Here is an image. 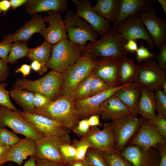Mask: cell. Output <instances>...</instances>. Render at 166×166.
Returning <instances> with one entry per match:
<instances>
[{
  "label": "cell",
  "mask_w": 166,
  "mask_h": 166,
  "mask_svg": "<svg viewBox=\"0 0 166 166\" xmlns=\"http://www.w3.org/2000/svg\"><path fill=\"white\" fill-rule=\"evenodd\" d=\"M124 47L126 51L132 53H136L138 48L136 40L132 39L127 40Z\"/></svg>",
  "instance_id": "cell-49"
},
{
  "label": "cell",
  "mask_w": 166,
  "mask_h": 166,
  "mask_svg": "<svg viewBox=\"0 0 166 166\" xmlns=\"http://www.w3.org/2000/svg\"><path fill=\"white\" fill-rule=\"evenodd\" d=\"M35 142L36 159H45L63 165L67 164L61 154L60 148L63 144L71 143L70 136L44 137Z\"/></svg>",
  "instance_id": "cell-11"
},
{
  "label": "cell",
  "mask_w": 166,
  "mask_h": 166,
  "mask_svg": "<svg viewBox=\"0 0 166 166\" xmlns=\"http://www.w3.org/2000/svg\"><path fill=\"white\" fill-rule=\"evenodd\" d=\"M60 151L67 164H70L75 161L76 150L71 143H66L62 145L60 147Z\"/></svg>",
  "instance_id": "cell-39"
},
{
  "label": "cell",
  "mask_w": 166,
  "mask_h": 166,
  "mask_svg": "<svg viewBox=\"0 0 166 166\" xmlns=\"http://www.w3.org/2000/svg\"><path fill=\"white\" fill-rule=\"evenodd\" d=\"M127 40L113 26L97 41L84 46L81 55L89 54L100 59H119L128 56L124 48Z\"/></svg>",
  "instance_id": "cell-1"
},
{
  "label": "cell",
  "mask_w": 166,
  "mask_h": 166,
  "mask_svg": "<svg viewBox=\"0 0 166 166\" xmlns=\"http://www.w3.org/2000/svg\"><path fill=\"white\" fill-rule=\"evenodd\" d=\"M166 72L158 65L154 58L145 61L138 65L132 82L152 90L161 89L166 79Z\"/></svg>",
  "instance_id": "cell-7"
},
{
  "label": "cell",
  "mask_w": 166,
  "mask_h": 166,
  "mask_svg": "<svg viewBox=\"0 0 166 166\" xmlns=\"http://www.w3.org/2000/svg\"><path fill=\"white\" fill-rule=\"evenodd\" d=\"M136 53V61L140 63L146 60L154 58L156 56L143 45L138 47Z\"/></svg>",
  "instance_id": "cell-43"
},
{
  "label": "cell",
  "mask_w": 166,
  "mask_h": 166,
  "mask_svg": "<svg viewBox=\"0 0 166 166\" xmlns=\"http://www.w3.org/2000/svg\"><path fill=\"white\" fill-rule=\"evenodd\" d=\"M103 127L101 130L98 126L91 127L87 134L81 138L87 142L89 148L103 152L115 151V144L110 123L105 122Z\"/></svg>",
  "instance_id": "cell-15"
},
{
  "label": "cell",
  "mask_w": 166,
  "mask_h": 166,
  "mask_svg": "<svg viewBox=\"0 0 166 166\" xmlns=\"http://www.w3.org/2000/svg\"><path fill=\"white\" fill-rule=\"evenodd\" d=\"M140 18L157 48L166 42V20L159 17L152 7L143 13Z\"/></svg>",
  "instance_id": "cell-18"
},
{
  "label": "cell",
  "mask_w": 166,
  "mask_h": 166,
  "mask_svg": "<svg viewBox=\"0 0 166 166\" xmlns=\"http://www.w3.org/2000/svg\"><path fill=\"white\" fill-rule=\"evenodd\" d=\"M14 111L44 137L70 136L68 130L61 124L45 117L34 113H25L17 109Z\"/></svg>",
  "instance_id": "cell-10"
},
{
  "label": "cell",
  "mask_w": 166,
  "mask_h": 166,
  "mask_svg": "<svg viewBox=\"0 0 166 166\" xmlns=\"http://www.w3.org/2000/svg\"><path fill=\"white\" fill-rule=\"evenodd\" d=\"M91 81V96H93L108 89L110 88L102 79L92 73Z\"/></svg>",
  "instance_id": "cell-40"
},
{
  "label": "cell",
  "mask_w": 166,
  "mask_h": 166,
  "mask_svg": "<svg viewBox=\"0 0 166 166\" xmlns=\"http://www.w3.org/2000/svg\"><path fill=\"white\" fill-rule=\"evenodd\" d=\"M103 156L109 166H132L121 155L115 150L111 152H103Z\"/></svg>",
  "instance_id": "cell-35"
},
{
  "label": "cell",
  "mask_w": 166,
  "mask_h": 166,
  "mask_svg": "<svg viewBox=\"0 0 166 166\" xmlns=\"http://www.w3.org/2000/svg\"><path fill=\"white\" fill-rule=\"evenodd\" d=\"M151 148L146 150L138 145H128L120 153L132 166H159L160 155Z\"/></svg>",
  "instance_id": "cell-17"
},
{
  "label": "cell",
  "mask_w": 166,
  "mask_h": 166,
  "mask_svg": "<svg viewBox=\"0 0 166 166\" xmlns=\"http://www.w3.org/2000/svg\"><path fill=\"white\" fill-rule=\"evenodd\" d=\"M158 1L161 6L164 14H166V0H158Z\"/></svg>",
  "instance_id": "cell-59"
},
{
  "label": "cell",
  "mask_w": 166,
  "mask_h": 166,
  "mask_svg": "<svg viewBox=\"0 0 166 166\" xmlns=\"http://www.w3.org/2000/svg\"><path fill=\"white\" fill-rule=\"evenodd\" d=\"M141 86V95L138 104V114L151 122L156 118V106L153 90Z\"/></svg>",
  "instance_id": "cell-27"
},
{
  "label": "cell",
  "mask_w": 166,
  "mask_h": 166,
  "mask_svg": "<svg viewBox=\"0 0 166 166\" xmlns=\"http://www.w3.org/2000/svg\"><path fill=\"white\" fill-rule=\"evenodd\" d=\"M126 84L118 87L110 88L102 93L86 99L75 101L74 108L79 120L88 119L94 115H101L100 106L101 103Z\"/></svg>",
  "instance_id": "cell-12"
},
{
  "label": "cell",
  "mask_w": 166,
  "mask_h": 166,
  "mask_svg": "<svg viewBox=\"0 0 166 166\" xmlns=\"http://www.w3.org/2000/svg\"><path fill=\"white\" fill-rule=\"evenodd\" d=\"M160 50L155 56L159 66L164 70L166 71V42L160 47Z\"/></svg>",
  "instance_id": "cell-47"
},
{
  "label": "cell",
  "mask_w": 166,
  "mask_h": 166,
  "mask_svg": "<svg viewBox=\"0 0 166 166\" xmlns=\"http://www.w3.org/2000/svg\"><path fill=\"white\" fill-rule=\"evenodd\" d=\"M64 21L68 37L73 43L84 46L88 41L93 42L98 40L99 35L73 11L68 10L65 11Z\"/></svg>",
  "instance_id": "cell-6"
},
{
  "label": "cell",
  "mask_w": 166,
  "mask_h": 166,
  "mask_svg": "<svg viewBox=\"0 0 166 166\" xmlns=\"http://www.w3.org/2000/svg\"><path fill=\"white\" fill-rule=\"evenodd\" d=\"M161 88L163 89L164 92L166 93V79H165L162 84Z\"/></svg>",
  "instance_id": "cell-62"
},
{
  "label": "cell",
  "mask_w": 166,
  "mask_h": 166,
  "mask_svg": "<svg viewBox=\"0 0 166 166\" xmlns=\"http://www.w3.org/2000/svg\"><path fill=\"white\" fill-rule=\"evenodd\" d=\"M45 23L41 15L37 14L34 15L29 21L15 31L13 35V42H27L34 34H41L46 26Z\"/></svg>",
  "instance_id": "cell-26"
},
{
  "label": "cell",
  "mask_w": 166,
  "mask_h": 166,
  "mask_svg": "<svg viewBox=\"0 0 166 166\" xmlns=\"http://www.w3.org/2000/svg\"><path fill=\"white\" fill-rule=\"evenodd\" d=\"M97 60L89 54H84L66 68L62 73L63 81L59 97L70 96L78 84L92 73Z\"/></svg>",
  "instance_id": "cell-3"
},
{
  "label": "cell",
  "mask_w": 166,
  "mask_h": 166,
  "mask_svg": "<svg viewBox=\"0 0 166 166\" xmlns=\"http://www.w3.org/2000/svg\"><path fill=\"white\" fill-rule=\"evenodd\" d=\"M92 73L85 77L76 87L70 95L75 101L91 97V81Z\"/></svg>",
  "instance_id": "cell-32"
},
{
  "label": "cell",
  "mask_w": 166,
  "mask_h": 166,
  "mask_svg": "<svg viewBox=\"0 0 166 166\" xmlns=\"http://www.w3.org/2000/svg\"><path fill=\"white\" fill-rule=\"evenodd\" d=\"M62 81V73L52 70L35 80L18 79L14 85L23 90L42 93L53 101L59 97Z\"/></svg>",
  "instance_id": "cell-4"
},
{
  "label": "cell",
  "mask_w": 166,
  "mask_h": 166,
  "mask_svg": "<svg viewBox=\"0 0 166 166\" xmlns=\"http://www.w3.org/2000/svg\"><path fill=\"white\" fill-rule=\"evenodd\" d=\"M30 66L31 69L40 75H43L46 72L42 65L37 61H33Z\"/></svg>",
  "instance_id": "cell-53"
},
{
  "label": "cell",
  "mask_w": 166,
  "mask_h": 166,
  "mask_svg": "<svg viewBox=\"0 0 166 166\" xmlns=\"http://www.w3.org/2000/svg\"><path fill=\"white\" fill-rule=\"evenodd\" d=\"M84 47L73 43L67 38L53 45L51 56L47 63L48 68L62 73L81 57Z\"/></svg>",
  "instance_id": "cell-5"
},
{
  "label": "cell",
  "mask_w": 166,
  "mask_h": 166,
  "mask_svg": "<svg viewBox=\"0 0 166 166\" xmlns=\"http://www.w3.org/2000/svg\"><path fill=\"white\" fill-rule=\"evenodd\" d=\"M156 0H121L119 13L113 26L116 27L122 21L131 17H140L152 8Z\"/></svg>",
  "instance_id": "cell-21"
},
{
  "label": "cell",
  "mask_w": 166,
  "mask_h": 166,
  "mask_svg": "<svg viewBox=\"0 0 166 166\" xmlns=\"http://www.w3.org/2000/svg\"><path fill=\"white\" fill-rule=\"evenodd\" d=\"M115 27L119 33L127 40L141 39L146 42L150 49H152L155 46L140 17L127 18Z\"/></svg>",
  "instance_id": "cell-16"
},
{
  "label": "cell",
  "mask_w": 166,
  "mask_h": 166,
  "mask_svg": "<svg viewBox=\"0 0 166 166\" xmlns=\"http://www.w3.org/2000/svg\"><path fill=\"white\" fill-rule=\"evenodd\" d=\"M61 13L58 11H50L48 15H45L43 18L45 23H48L49 25L44 28L41 34L45 40L52 45L56 44L68 37Z\"/></svg>",
  "instance_id": "cell-19"
},
{
  "label": "cell",
  "mask_w": 166,
  "mask_h": 166,
  "mask_svg": "<svg viewBox=\"0 0 166 166\" xmlns=\"http://www.w3.org/2000/svg\"><path fill=\"white\" fill-rule=\"evenodd\" d=\"M74 101L70 96L59 97L45 107L35 108L34 113L45 117L72 130L80 121L74 108Z\"/></svg>",
  "instance_id": "cell-2"
},
{
  "label": "cell",
  "mask_w": 166,
  "mask_h": 166,
  "mask_svg": "<svg viewBox=\"0 0 166 166\" xmlns=\"http://www.w3.org/2000/svg\"><path fill=\"white\" fill-rule=\"evenodd\" d=\"M7 162V161L6 157V155L3 157H0V166H3Z\"/></svg>",
  "instance_id": "cell-61"
},
{
  "label": "cell",
  "mask_w": 166,
  "mask_h": 166,
  "mask_svg": "<svg viewBox=\"0 0 166 166\" xmlns=\"http://www.w3.org/2000/svg\"><path fill=\"white\" fill-rule=\"evenodd\" d=\"M155 91L154 95L157 115L166 118V93L161 89Z\"/></svg>",
  "instance_id": "cell-37"
},
{
  "label": "cell",
  "mask_w": 166,
  "mask_h": 166,
  "mask_svg": "<svg viewBox=\"0 0 166 166\" xmlns=\"http://www.w3.org/2000/svg\"><path fill=\"white\" fill-rule=\"evenodd\" d=\"M69 166H84L82 161L75 160L70 164H68Z\"/></svg>",
  "instance_id": "cell-60"
},
{
  "label": "cell",
  "mask_w": 166,
  "mask_h": 166,
  "mask_svg": "<svg viewBox=\"0 0 166 166\" xmlns=\"http://www.w3.org/2000/svg\"><path fill=\"white\" fill-rule=\"evenodd\" d=\"M10 147L0 145V158L5 156Z\"/></svg>",
  "instance_id": "cell-58"
},
{
  "label": "cell",
  "mask_w": 166,
  "mask_h": 166,
  "mask_svg": "<svg viewBox=\"0 0 166 166\" xmlns=\"http://www.w3.org/2000/svg\"><path fill=\"white\" fill-rule=\"evenodd\" d=\"M53 102L42 93H34L33 103L35 108L39 109L45 107Z\"/></svg>",
  "instance_id": "cell-45"
},
{
  "label": "cell",
  "mask_w": 166,
  "mask_h": 166,
  "mask_svg": "<svg viewBox=\"0 0 166 166\" xmlns=\"http://www.w3.org/2000/svg\"><path fill=\"white\" fill-rule=\"evenodd\" d=\"M151 122L163 138L166 139V118L157 115L155 119Z\"/></svg>",
  "instance_id": "cell-46"
},
{
  "label": "cell",
  "mask_w": 166,
  "mask_h": 166,
  "mask_svg": "<svg viewBox=\"0 0 166 166\" xmlns=\"http://www.w3.org/2000/svg\"><path fill=\"white\" fill-rule=\"evenodd\" d=\"M131 114L110 122L114 139L115 150L121 152L139 128L144 118Z\"/></svg>",
  "instance_id": "cell-8"
},
{
  "label": "cell",
  "mask_w": 166,
  "mask_h": 166,
  "mask_svg": "<svg viewBox=\"0 0 166 166\" xmlns=\"http://www.w3.org/2000/svg\"><path fill=\"white\" fill-rule=\"evenodd\" d=\"M13 34H8L3 36V40L0 42V58L7 62L10 48L13 42Z\"/></svg>",
  "instance_id": "cell-41"
},
{
  "label": "cell",
  "mask_w": 166,
  "mask_h": 166,
  "mask_svg": "<svg viewBox=\"0 0 166 166\" xmlns=\"http://www.w3.org/2000/svg\"><path fill=\"white\" fill-rule=\"evenodd\" d=\"M27 0H10L11 7L13 10L17 8L26 4Z\"/></svg>",
  "instance_id": "cell-56"
},
{
  "label": "cell",
  "mask_w": 166,
  "mask_h": 166,
  "mask_svg": "<svg viewBox=\"0 0 166 166\" xmlns=\"http://www.w3.org/2000/svg\"><path fill=\"white\" fill-rule=\"evenodd\" d=\"M76 10V14L86 22L99 34L102 36L111 28L110 23L93 9L90 0H72Z\"/></svg>",
  "instance_id": "cell-14"
},
{
  "label": "cell",
  "mask_w": 166,
  "mask_h": 166,
  "mask_svg": "<svg viewBox=\"0 0 166 166\" xmlns=\"http://www.w3.org/2000/svg\"><path fill=\"white\" fill-rule=\"evenodd\" d=\"M7 126L14 132L34 140L44 137L12 109L0 105V127Z\"/></svg>",
  "instance_id": "cell-9"
},
{
  "label": "cell",
  "mask_w": 166,
  "mask_h": 166,
  "mask_svg": "<svg viewBox=\"0 0 166 166\" xmlns=\"http://www.w3.org/2000/svg\"><path fill=\"white\" fill-rule=\"evenodd\" d=\"M158 149L160 156L159 166H166V145L162 144L157 145Z\"/></svg>",
  "instance_id": "cell-50"
},
{
  "label": "cell",
  "mask_w": 166,
  "mask_h": 166,
  "mask_svg": "<svg viewBox=\"0 0 166 166\" xmlns=\"http://www.w3.org/2000/svg\"><path fill=\"white\" fill-rule=\"evenodd\" d=\"M20 139L14 132L8 130L5 127H0V145L10 147Z\"/></svg>",
  "instance_id": "cell-36"
},
{
  "label": "cell",
  "mask_w": 166,
  "mask_h": 166,
  "mask_svg": "<svg viewBox=\"0 0 166 166\" xmlns=\"http://www.w3.org/2000/svg\"><path fill=\"white\" fill-rule=\"evenodd\" d=\"M120 2L121 0H97L93 7L99 15L113 24L119 13Z\"/></svg>",
  "instance_id": "cell-28"
},
{
  "label": "cell",
  "mask_w": 166,
  "mask_h": 166,
  "mask_svg": "<svg viewBox=\"0 0 166 166\" xmlns=\"http://www.w3.org/2000/svg\"><path fill=\"white\" fill-rule=\"evenodd\" d=\"M141 92V85L135 82H130L113 95L122 101L132 114L138 116V104Z\"/></svg>",
  "instance_id": "cell-23"
},
{
  "label": "cell",
  "mask_w": 166,
  "mask_h": 166,
  "mask_svg": "<svg viewBox=\"0 0 166 166\" xmlns=\"http://www.w3.org/2000/svg\"><path fill=\"white\" fill-rule=\"evenodd\" d=\"M11 7L10 1L8 0H0V10L3 12V15L6 14V12Z\"/></svg>",
  "instance_id": "cell-55"
},
{
  "label": "cell",
  "mask_w": 166,
  "mask_h": 166,
  "mask_svg": "<svg viewBox=\"0 0 166 166\" xmlns=\"http://www.w3.org/2000/svg\"><path fill=\"white\" fill-rule=\"evenodd\" d=\"M52 47V44L45 40L39 46L30 49L26 57L32 61H38L46 72L48 69L47 63L51 56Z\"/></svg>",
  "instance_id": "cell-31"
},
{
  "label": "cell",
  "mask_w": 166,
  "mask_h": 166,
  "mask_svg": "<svg viewBox=\"0 0 166 166\" xmlns=\"http://www.w3.org/2000/svg\"><path fill=\"white\" fill-rule=\"evenodd\" d=\"M90 127L88 119H85L79 121L77 124L72 130L81 138L87 134Z\"/></svg>",
  "instance_id": "cell-44"
},
{
  "label": "cell",
  "mask_w": 166,
  "mask_h": 166,
  "mask_svg": "<svg viewBox=\"0 0 166 166\" xmlns=\"http://www.w3.org/2000/svg\"><path fill=\"white\" fill-rule=\"evenodd\" d=\"M35 164L36 166H64L65 165L49 160L41 159H36Z\"/></svg>",
  "instance_id": "cell-51"
},
{
  "label": "cell",
  "mask_w": 166,
  "mask_h": 166,
  "mask_svg": "<svg viewBox=\"0 0 166 166\" xmlns=\"http://www.w3.org/2000/svg\"><path fill=\"white\" fill-rule=\"evenodd\" d=\"M34 93L14 85L10 91V96L22 107L23 112L33 113L35 109L33 103Z\"/></svg>",
  "instance_id": "cell-29"
},
{
  "label": "cell",
  "mask_w": 166,
  "mask_h": 166,
  "mask_svg": "<svg viewBox=\"0 0 166 166\" xmlns=\"http://www.w3.org/2000/svg\"><path fill=\"white\" fill-rule=\"evenodd\" d=\"M100 116L95 115L92 116L88 118V122L90 127L102 126L100 121Z\"/></svg>",
  "instance_id": "cell-54"
},
{
  "label": "cell",
  "mask_w": 166,
  "mask_h": 166,
  "mask_svg": "<svg viewBox=\"0 0 166 166\" xmlns=\"http://www.w3.org/2000/svg\"><path fill=\"white\" fill-rule=\"evenodd\" d=\"M35 140L25 137L21 139L10 147L6 155L7 161H12L21 166L23 160L29 156H36V149Z\"/></svg>",
  "instance_id": "cell-22"
},
{
  "label": "cell",
  "mask_w": 166,
  "mask_h": 166,
  "mask_svg": "<svg viewBox=\"0 0 166 166\" xmlns=\"http://www.w3.org/2000/svg\"><path fill=\"white\" fill-rule=\"evenodd\" d=\"M119 59L98 58L92 73L102 79L110 87L121 85L118 75Z\"/></svg>",
  "instance_id": "cell-20"
},
{
  "label": "cell",
  "mask_w": 166,
  "mask_h": 166,
  "mask_svg": "<svg viewBox=\"0 0 166 166\" xmlns=\"http://www.w3.org/2000/svg\"><path fill=\"white\" fill-rule=\"evenodd\" d=\"M71 144L76 150L75 161H83L87 151L89 148V144L84 139L82 138L79 140L77 139L73 140Z\"/></svg>",
  "instance_id": "cell-38"
},
{
  "label": "cell",
  "mask_w": 166,
  "mask_h": 166,
  "mask_svg": "<svg viewBox=\"0 0 166 166\" xmlns=\"http://www.w3.org/2000/svg\"><path fill=\"white\" fill-rule=\"evenodd\" d=\"M137 69L138 65L128 56L120 58L118 75L120 85L132 82Z\"/></svg>",
  "instance_id": "cell-30"
},
{
  "label": "cell",
  "mask_w": 166,
  "mask_h": 166,
  "mask_svg": "<svg viewBox=\"0 0 166 166\" xmlns=\"http://www.w3.org/2000/svg\"><path fill=\"white\" fill-rule=\"evenodd\" d=\"M2 12L0 10V14Z\"/></svg>",
  "instance_id": "cell-63"
},
{
  "label": "cell",
  "mask_w": 166,
  "mask_h": 166,
  "mask_svg": "<svg viewBox=\"0 0 166 166\" xmlns=\"http://www.w3.org/2000/svg\"><path fill=\"white\" fill-rule=\"evenodd\" d=\"M27 42L17 41L12 44L8 57V63L14 64L18 59L26 57L30 49L28 47Z\"/></svg>",
  "instance_id": "cell-33"
},
{
  "label": "cell",
  "mask_w": 166,
  "mask_h": 166,
  "mask_svg": "<svg viewBox=\"0 0 166 166\" xmlns=\"http://www.w3.org/2000/svg\"><path fill=\"white\" fill-rule=\"evenodd\" d=\"M31 67L30 65L26 64H24L15 70V72L16 73H21L23 76L25 77L28 76L30 72Z\"/></svg>",
  "instance_id": "cell-52"
},
{
  "label": "cell",
  "mask_w": 166,
  "mask_h": 166,
  "mask_svg": "<svg viewBox=\"0 0 166 166\" xmlns=\"http://www.w3.org/2000/svg\"><path fill=\"white\" fill-rule=\"evenodd\" d=\"M67 0H27L26 12L30 15L50 11L63 12L68 10Z\"/></svg>",
  "instance_id": "cell-25"
},
{
  "label": "cell",
  "mask_w": 166,
  "mask_h": 166,
  "mask_svg": "<svg viewBox=\"0 0 166 166\" xmlns=\"http://www.w3.org/2000/svg\"><path fill=\"white\" fill-rule=\"evenodd\" d=\"M7 63L0 58V82L6 80L9 75V68Z\"/></svg>",
  "instance_id": "cell-48"
},
{
  "label": "cell",
  "mask_w": 166,
  "mask_h": 166,
  "mask_svg": "<svg viewBox=\"0 0 166 166\" xmlns=\"http://www.w3.org/2000/svg\"><path fill=\"white\" fill-rule=\"evenodd\" d=\"M100 110L103 120L113 121L132 114L125 105L113 95L102 102Z\"/></svg>",
  "instance_id": "cell-24"
},
{
  "label": "cell",
  "mask_w": 166,
  "mask_h": 166,
  "mask_svg": "<svg viewBox=\"0 0 166 166\" xmlns=\"http://www.w3.org/2000/svg\"><path fill=\"white\" fill-rule=\"evenodd\" d=\"M82 162L84 166H109L102 151L91 148L88 149Z\"/></svg>",
  "instance_id": "cell-34"
},
{
  "label": "cell",
  "mask_w": 166,
  "mask_h": 166,
  "mask_svg": "<svg viewBox=\"0 0 166 166\" xmlns=\"http://www.w3.org/2000/svg\"><path fill=\"white\" fill-rule=\"evenodd\" d=\"M7 86L6 83L0 82V105L7 107L14 111L17 108L10 101V91L5 89Z\"/></svg>",
  "instance_id": "cell-42"
},
{
  "label": "cell",
  "mask_w": 166,
  "mask_h": 166,
  "mask_svg": "<svg viewBox=\"0 0 166 166\" xmlns=\"http://www.w3.org/2000/svg\"><path fill=\"white\" fill-rule=\"evenodd\" d=\"M128 144V145H138L148 150L152 148L156 149L158 144L166 145V139L163 138L149 121L144 119Z\"/></svg>",
  "instance_id": "cell-13"
},
{
  "label": "cell",
  "mask_w": 166,
  "mask_h": 166,
  "mask_svg": "<svg viewBox=\"0 0 166 166\" xmlns=\"http://www.w3.org/2000/svg\"><path fill=\"white\" fill-rule=\"evenodd\" d=\"M36 159V156H31L30 158L26 161L25 162L22 166H36L35 161ZM8 166H16L13 165H9Z\"/></svg>",
  "instance_id": "cell-57"
},
{
  "label": "cell",
  "mask_w": 166,
  "mask_h": 166,
  "mask_svg": "<svg viewBox=\"0 0 166 166\" xmlns=\"http://www.w3.org/2000/svg\"><path fill=\"white\" fill-rule=\"evenodd\" d=\"M66 165H67V164L65 165H64V166H66Z\"/></svg>",
  "instance_id": "cell-64"
}]
</instances>
